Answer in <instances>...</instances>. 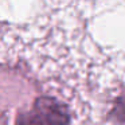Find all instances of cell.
<instances>
[{"label": "cell", "mask_w": 125, "mask_h": 125, "mask_svg": "<svg viewBox=\"0 0 125 125\" xmlns=\"http://www.w3.org/2000/svg\"><path fill=\"white\" fill-rule=\"evenodd\" d=\"M32 110L43 122V125H67L70 122L67 106L52 97L36 98Z\"/></svg>", "instance_id": "obj_1"}, {"label": "cell", "mask_w": 125, "mask_h": 125, "mask_svg": "<svg viewBox=\"0 0 125 125\" xmlns=\"http://www.w3.org/2000/svg\"><path fill=\"white\" fill-rule=\"evenodd\" d=\"M15 125H43V122L39 120V117L35 114V112L31 109L27 112H20L18 113Z\"/></svg>", "instance_id": "obj_2"}, {"label": "cell", "mask_w": 125, "mask_h": 125, "mask_svg": "<svg viewBox=\"0 0 125 125\" xmlns=\"http://www.w3.org/2000/svg\"><path fill=\"white\" fill-rule=\"evenodd\" d=\"M112 116H113V120L116 122L125 125V95L120 97L116 101L113 109H112Z\"/></svg>", "instance_id": "obj_3"}]
</instances>
